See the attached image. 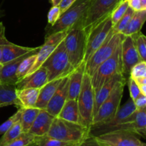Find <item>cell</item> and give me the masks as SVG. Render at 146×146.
<instances>
[{"label": "cell", "instance_id": "cell-26", "mask_svg": "<svg viewBox=\"0 0 146 146\" xmlns=\"http://www.w3.org/2000/svg\"><path fill=\"white\" fill-rule=\"evenodd\" d=\"M40 88L17 89V96L20 108H34L38 100Z\"/></svg>", "mask_w": 146, "mask_h": 146}, {"label": "cell", "instance_id": "cell-23", "mask_svg": "<svg viewBox=\"0 0 146 146\" xmlns=\"http://www.w3.org/2000/svg\"><path fill=\"white\" fill-rule=\"evenodd\" d=\"M62 78L56 79L46 84L42 88H40L38 100L36 104L35 108L41 110H45L48 102L52 98L53 95L56 91Z\"/></svg>", "mask_w": 146, "mask_h": 146}, {"label": "cell", "instance_id": "cell-3", "mask_svg": "<svg viewBox=\"0 0 146 146\" xmlns=\"http://www.w3.org/2000/svg\"><path fill=\"white\" fill-rule=\"evenodd\" d=\"M41 66L46 68L48 82L69 76L75 70L69 62L64 40L57 46Z\"/></svg>", "mask_w": 146, "mask_h": 146}, {"label": "cell", "instance_id": "cell-46", "mask_svg": "<svg viewBox=\"0 0 146 146\" xmlns=\"http://www.w3.org/2000/svg\"><path fill=\"white\" fill-rule=\"evenodd\" d=\"M53 6H58L62 0H51Z\"/></svg>", "mask_w": 146, "mask_h": 146}, {"label": "cell", "instance_id": "cell-18", "mask_svg": "<svg viewBox=\"0 0 146 146\" xmlns=\"http://www.w3.org/2000/svg\"><path fill=\"white\" fill-rule=\"evenodd\" d=\"M40 47V46H39ZM38 50L32 51L29 54H25L24 56L15 58V59L10 61L6 64H2V67L1 69V74H0V82L7 84H14L15 85L18 82V78L16 76L17 68L19 66L20 63L27 56H28L31 53L37 52Z\"/></svg>", "mask_w": 146, "mask_h": 146}, {"label": "cell", "instance_id": "cell-16", "mask_svg": "<svg viewBox=\"0 0 146 146\" xmlns=\"http://www.w3.org/2000/svg\"><path fill=\"white\" fill-rule=\"evenodd\" d=\"M69 84V76L61 79L56 91L53 95L52 98L48 102L46 111L53 116L57 117L64 104L67 101Z\"/></svg>", "mask_w": 146, "mask_h": 146}, {"label": "cell", "instance_id": "cell-8", "mask_svg": "<svg viewBox=\"0 0 146 146\" xmlns=\"http://www.w3.org/2000/svg\"><path fill=\"white\" fill-rule=\"evenodd\" d=\"M81 124L91 128L94 117V90L91 84V76L85 72L82 86L77 98Z\"/></svg>", "mask_w": 146, "mask_h": 146}, {"label": "cell", "instance_id": "cell-19", "mask_svg": "<svg viewBox=\"0 0 146 146\" xmlns=\"http://www.w3.org/2000/svg\"><path fill=\"white\" fill-rule=\"evenodd\" d=\"M54 118L55 117L48 113L46 110H40L29 133L35 136L47 135Z\"/></svg>", "mask_w": 146, "mask_h": 146}, {"label": "cell", "instance_id": "cell-12", "mask_svg": "<svg viewBox=\"0 0 146 146\" xmlns=\"http://www.w3.org/2000/svg\"><path fill=\"white\" fill-rule=\"evenodd\" d=\"M113 131H125L145 138L146 108L136 110L121 123L112 127L106 133Z\"/></svg>", "mask_w": 146, "mask_h": 146}, {"label": "cell", "instance_id": "cell-37", "mask_svg": "<svg viewBox=\"0 0 146 146\" xmlns=\"http://www.w3.org/2000/svg\"><path fill=\"white\" fill-rule=\"evenodd\" d=\"M129 75L133 79L146 77V61H141L135 64L131 69Z\"/></svg>", "mask_w": 146, "mask_h": 146}, {"label": "cell", "instance_id": "cell-47", "mask_svg": "<svg viewBox=\"0 0 146 146\" xmlns=\"http://www.w3.org/2000/svg\"><path fill=\"white\" fill-rule=\"evenodd\" d=\"M4 15H5V13H4V10L0 9V18H1V17H4Z\"/></svg>", "mask_w": 146, "mask_h": 146}, {"label": "cell", "instance_id": "cell-22", "mask_svg": "<svg viewBox=\"0 0 146 146\" xmlns=\"http://www.w3.org/2000/svg\"><path fill=\"white\" fill-rule=\"evenodd\" d=\"M85 64L83 62L69 75V84L67 100H77L85 74Z\"/></svg>", "mask_w": 146, "mask_h": 146}, {"label": "cell", "instance_id": "cell-9", "mask_svg": "<svg viewBox=\"0 0 146 146\" xmlns=\"http://www.w3.org/2000/svg\"><path fill=\"white\" fill-rule=\"evenodd\" d=\"M112 29L113 24L109 16L87 31L84 62H86L93 54L102 45Z\"/></svg>", "mask_w": 146, "mask_h": 146}, {"label": "cell", "instance_id": "cell-41", "mask_svg": "<svg viewBox=\"0 0 146 146\" xmlns=\"http://www.w3.org/2000/svg\"><path fill=\"white\" fill-rule=\"evenodd\" d=\"M8 41L5 36V27L3 23L0 22V63H1L3 47Z\"/></svg>", "mask_w": 146, "mask_h": 146}, {"label": "cell", "instance_id": "cell-43", "mask_svg": "<svg viewBox=\"0 0 146 146\" xmlns=\"http://www.w3.org/2000/svg\"><path fill=\"white\" fill-rule=\"evenodd\" d=\"M128 6L134 11H143V9L141 4V0H128Z\"/></svg>", "mask_w": 146, "mask_h": 146}, {"label": "cell", "instance_id": "cell-27", "mask_svg": "<svg viewBox=\"0 0 146 146\" xmlns=\"http://www.w3.org/2000/svg\"><path fill=\"white\" fill-rule=\"evenodd\" d=\"M146 19V10L135 11L128 26L121 32L123 36H132L141 31Z\"/></svg>", "mask_w": 146, "mask_h": 146}, {"label": "cell", "instance_id": "cell-38", "mask_svg": "<svg viewBox=\"0 0 146 146\" xmlns=\"http://www.w3.org/2000/svg\"><path fill=\"white\" fill-rule=\"evenodd\" d=\"M61 12L58 6H53L50 9L48 13V25L47 26H52L56 23V21L60 17Z\"/></svg>", "mask_w": 146, "mask_h": 146}, {"label": "cell", "instance_id": "cell-50", "mask_svg": "<svg viewBox=\"0 0 146 146\" xmlns=\"http://www.w3.org/2000/svg\"><path fill=\"white\" fill-rule=\"evenodd\" d=\"M124 1V0H118V1H119V2L120 1Z\"/></svg>", "mask_w": 146, "mask_h": 146}, {"label": "cell", "instance_id": "cell-21", "mask_svg": "<svg viewBox=\"0 0 146 146\" xmlns=\"http://www.w3.org/2000/svg\"><path fill=\"white\" fill-rule=\"evenodd\" d=\"M39 49V47H26L17 45L13 43L8 42L4 46L1 54V59L0 64H4L10 61L19 58L25 54H29L32 51Z\"/></svg>", "mask_w": 146, "mask_h": 146}, {"label": "cell", "instance_id": "cell-6", "mask_svg": "<svg viewBox=\"0 0 146 146\" xmlns=\"http://www.w3.org/2000/svg\"><path fill=\"white\" fill-rule=\"evenodd\" d=\"M118 74H123L121 43L113 54L104 61L91 76V84L94 92L98 91L106 81Z\"/></svg>", "mask_w": 146, "mask_h": 146}, {"label": "cell", "instance_id": "cell-7", "mask_svg": "<svg viewBox=\"0 0 146 146\" xmlns=\"http://www.w3.org/2000/svg\"><path fill=\"white\" fill-rule=\"evenodd\" d=\"M123 36L121 34L114 33L112 29L102 45L86 62L85 72L91 76L96 68L113 54L122 41Z\"/></svg>", "mask_w": 146, "mask_h": 146}, {"label": "cell", "instance_id": "cell-29", "mask_svg": "<svg viewBox=\"0 0 146 146\" xmlns=\"http://www.w3.org/2000/svg\"><path fill=\"white\" fill-rule=\"evenodd\" d=\"M37 52L31 53L20 63L19 66L17 68V74H16V76L18 78V80H20L25 77L29 72L30 69L33 66V65L35 63L36 59Z\"/></svg>", "mask_w": 146, "mask_h": 146}, {"label": "cell", "instance_id": "cell-31", "mask_svg": "<svg viewBox=\"0 0 146 146\" xmlns=\"http://www.w3.org/2000/svg\"><path fill=\"white\" fill-rule=\"evenodd\" d=\"M21 133H22V128L20 121H19L7 132L3 134L1 138H0V146L7 145Z\"/></svg>", "mask_w": 146, "mask_h": 146}, {"label": "cell", "instance_id": "cell-1", "mask_svg": "<svg viewBox=\"0 0 146 146\" xmlns=\"http://www.w3.org/2000/svg\"><path fill=\"white\" fill-rule=\"evenodd\" d=\"M91 2V0H76L61 13L54 25L47 26L45 29V37L57 32L68 31L76 27H84Z\"/></svg>", "mask_w": 146, "mask_h": 146}, {"label": "cell", "instance_id": "cell-39", "mask_svg": "<svg viewBox=\"0 0 146 146\" xmlns=\"http://www.w3.org/2000/svg\"><path fill=\"white\" fill-rule=\"evenodd\" d=\"M128 78V86L130 92V96H131V99L133 101L138 96L141 95V91H140L138 84H136L135 80L131 78L130 76Z\"/></svg>", "mask_w": 146, "mask_h": 146}, {"label": "cell", "instance_id": "cell-34", "mask_svg": "<svg viewBox=\"0 0 146 146\" xmlns=\"http://www.w3.org/2000/svg\"><path fill=\"white\" fill-rule=\"evenodd\" d=\"M128 7H129V6H128V0H124V1L118 2V4H117V6L113 10L111 15H110L113 26L115 25L121 19V17L126 12Z\"/></svg>", "mask_w": 146, "mask_h": 146}, {"label": "cell", "instance_id": "cell-49", "mask_svg": "<svg viewBox=\"0 0 146 146\" xmlns=\"http://www.w3.org/2000/svg\"><path fill=\"white\" fill-rule=\"evenodd\" d=\"M1 67H2V64H0V74H1Z\"/></svg>", "mask_w": 146, "mask_h": 146}, {"label": "cell", "instance_id": "cell-14", "mask_svg": "<svg viewBox=\"0 0 146 146\" xmlns=\"http://www.w3.org/2000/svg\"><path fill=\"white\" fill-rule=\"evenodd\" d=\"M121 58L123 64V74L126 78L135 64L141 61L137 52L132 36H124L121 41Z\"/></svg>", "mask_w": 146, "mask_h": 146}, {"label": "cell", "instance_id": "cell-28", "mask_svg": "<svg viewBox=\"0 0 146 146\" xmlns=\"http://www.w3.org/2000/svg\"><path fill=\"white\" fill-rule=\"evenodd\" d=\"M39 108H21V118H20V123H21L22 132H29L31 128L34 120L36 118L37 115L40 111Z\"/></svg>", "mask_w": 146, "mask_h": 146}, {"label": "cell", "instance_id": "cell-11", "mask_svg": "<svg viewBox=\"0 0 146 146\" xmlns=\"http://www.w3.org/2000/svg\"><path fill=\"white\" fill-rule=\"evenodd\" d=\"M104 146H140L142 141L135 134L125 131H113L96 135Z\"/></svg>", "mask_w": 146, "mask_h": 146}, {"label": "cell", "instance_id": "cell-33", "mask_svg": "<svg viewBox=\"0 0 146 146\" xmlns=\"http://www.w3.org/2000/svg\"><path fill=\"white\" fill-rule=\"evenodd\" d=\"M134 44L141 61H146V37L141 31L132 35Z\"/></svg>", "mask_w": 146, "mask_h": 146}, {"label": "cell", "instance_id": "cell-40", "mask_svg": "<svg viewBox=\"0 0 146 146\" xmlns=\"http://www.w3.org/2000/svg\"><path fill=\"white\" fill-rule=\"evenodd\" d=\"M74 146H104L101 145V143H98L96 137L94 135H90L86 139L84 140L83 142L77 144Z\"/></svg>", "mask_w": 146, "mask_h": 146}, {"label": "cell", "instance_id": "cell-4", "mask_svg": "<svg viewBox=\"0 0 146 146\" xmlns=\"http://www.w3.org/2000/svg\"><path fill=\"white\" fill-rule=\"evenodd\" d=\"M125 84V78H123L117 83L111 94L101 104L96 113L94 115L91 128L106 123L115 117L121 107V102L123 96Z\"/></svg>", "mask_w": 146, "mask_h": 146}, {"label": "cell", "instance_id": "cell-13", "mask_svg": "<svg viewBox=\"0 0 146 146\" xmlns=\"http://www.w3.org/2000/svg\"><path fill=\"white\" fill-rule=\"evenodd\" d=\"M66 34L67 31H61V32H57L56 34L45 37L44 44L39 47V49L36 54V59L35 63L27 75L31 74V73L41 66L43 63L51 55V53L54 51L57 46L64 39Z\"/></svg>", "mask_w": 146, "mask_h": 146}, {"label": "cell", "instance_id": "cell-44", "mask_svg": "<svg viewBox=\"0 0 146 146\" xmlns=\"http://www.w3.org/2000/svg\"><path fill=\"white\" fill-rule=\"evenodd\" d=\"M76 0H62L61 3L59 4L58 7H59L61 12L63 13L64 11L67 9L68 7H71L73 4H74Z\"/></svg>", "mask_w": 146, "mask_h": 146}, {"label": "cell", "instance_id": "cell-25", "mask_svg": "<svg viewBox=\"0 0 146 146\" xmlns=\"http://www.w3.org/2000/svg\"><path fill=\"white\" fill-rule=\"evenodd\" d=\"M57 117L65 121L81 124L77 100H67Z\"/></svg>", "mask_w": 146, "mask_h": 146}, {"label": "cell", "instance_id": "cell-51", "mask_svg": "<svg viewBox=\"0 0 146 146\" xmlns=\"http://www.w3.org/2000/svg\"></svg>", "mask_w": 146, "mask_h": 146}, {"label": "cell", "instance_id": "cell-30", "mask_svg": "<svg viewBox=\"0 0 146 146\" xmlns=\"http://www.w3.org/2000/svg\"><path fill=\"white\" fill-rule=\"evenodd\" d=\"M78 143L66 142L45 135L43 136H36L35 146H74Z\"/></svg>", "mask_w": 146, "mask_h": 146}, {"label": "cell", "instance_id": "cell-5", "mask_svg": "<svg viewBox=\"0 0 146 146\" xmlns=\"http://www.w3.org/2000/svg\"><path fill=\"white\" fill-rule=\"evenodd\" d=\"M87 34L84 27H76L67 31L64 41L69 62L76 69L84 61Z\"/></svg>", "mask_w": 146, "mask_h": 146}, {"label": "cell", "instance_id": "cell-35", "mask_svg": "<svg viewBox=\"0 0 146 146\" xmlns=\"http://www.w3.org/2000/svg\"><path fill=\"white\" fill-rule=\"evenodd\" d=\"M135 11L131 8L128 7L126 12L125 13L123 16L121 18V19L116 23L114 26H113V31L114 33L116 34H121L123 31L125 29V27L128 26L130 20L132 18Z\"/></svg>", "mask_w": 146, "mask_h": 146}, {"label": "cell", "instance_id": "cell-17", "mask_svg": "<svg viewBox=\"0 0 146 146\" xmlns=\"http://www.w3.org/2000/svg\"><path fill=\"white\" fill-rule=\"evenodd\" d=\"M48 83V72L45 67L41 66L31 73L19 80L15 84L17 89L24 88H41Z\"/></svg>", "mask_w": 146, "mask_h": 146}, {"label": "cell", "instance_id": "cell-15", "mask_svg": "<svg viewBox=\"0 0 146 146\" xmlns=\"http://www.w3.org/2000/svg\"><path fill=\"white\" fill-rule=\"evenodd\" d=\"M137 109L135 108L133 101L130 98V99H128L123 106L120 107L116 115L112 120L106 123L98 125V126L91 128H90V134L96 136V135L104 133L112 127L121 123L124 120L126 119L129 115H131Z\"/></svg>", "mask_w": 146, "mask_h": 146}, {"label": "cell", "instance_id": "cell-2", "mask_svg": "<svg viewBox=\"0 0 146 146\" xmlns=\"http://www.w3.org/2000/svg\"><path fill=\"white\" fill-rule=\"evenodd\" d=\"M90 134V128L55 117L47 135L66 142L80 143Z\"/></svg>", "mask_w": 146, "mask_h": 146}, {"label": "cell", "instance_id": "cell-24", "mask_svg": "<svg viewBox=\"0 0 146 146\" xmlns=\"http://www.w3.org/2000/svg\"><path fill=\"white\" fill-rule=\"evenodd\" d=\"M14 105L20 108L17 96V87L14 84H7L0 82V108Z\"/></svg>", "mask_w": 146, "mask_h": 146}, {"label": "cell", "instance_id": "cell-20", "mask_svg": "<svg viewBox=\"0 0 146 146\" xmlns=\"http://www.w3.org/2000/svg\"><path fill=\"white\" fill-rule=\"evenodd\" d=\"M123 78H125L123 74H118L108 81H106L104 85L98 90V91L94 92V116L96 113L97 111L100 108L101 104L105 101L108 97V96L111 94V91H113L115 86L116 85L117 83L122 79ZM94 118V117H93Z\"/></svg>", "mask_w": 146, "mask_h": 146}, {"label": "cell", "instance_id": "cell-32", "mask_svg": "<svg viewBox=\"0 0 146 146\" xmlns=\"http://www.w3.org/2000/svg\"><path fill=\"white\" fill-rule=\"evenodd\" d=\"M36 136L30 133L22 132L5 146H35Z\"/></svg>", "mask_w": 146, "mask_h": 146}, {"label": "cell", "instance_id": "cell-36", "mask_svg": "<svg viewBox=\"0 0 146 146\" xmlns=\"http://www.w3.org/2000/svg\"><path fill=\"white\" fill-rule=\"evenodd\" d=\"M21 108H19L17 113L11 115L10 118H9L5 122L3 123L1 125H0V135H3L4 133L7 132L9 128H11L17 121H19L21 118Z\"/></svg>", "mask_w": 146, "mask_h": 146}, {"label": "cell", "instance_id": "cell-10", "mask_svg": "<svg viewBox=\"0 0 146 146\" xmlns=\"http://www.w3.org/2000/svg\"><path fill=\"white\" fill-rule=\"evenodd\" d=\"M118 2V0H91L84 24L85 31L87 32L90 29L109 17Z\"/></svg>", "mask_w": 146, "mask_h": 146}, {"label": "cell", "instance_id": "cell-42", "mask_svg": "<svg viewBox=\"0 0 146 146\" xmlns=\"http://www.w3.org/2000/svg\"><path fill=\"white\" fill-rule=\"evenodd\" d=\"M133 103L137 110L146 108V96L141 94L135 100H133Z\"/></svg>", "mask_w": 146, "mask_h": 146}, {"label": "cell", "instance_id": "cell-45", "mask_svg": "<svg viewBox=\"0 0 146 146\" xmlns=\"http://www.w3.org/2000/svg\"><path fill=\"white\" fill-rule=\"evenodd\" d=\"M138 88H139L140 91H141V94L144 96H146V84L138 86Z\"/></svg>", "mask_w": 146, "mask_h": 146}, {"label": "cell", "instance_id": "cell-48", "mask_svg": "<svg viewBox=\"0 0 146 146\" xmlns=\"http://www.w3.org/2000/svg\"><path fill=\"white\" fill-rule=\"evenodd\" d=\"M140 146H146V144L145 143H143V142L142 143H141V145H140Z\"/></svg>", "mask_w": 146, "mask_h": 146}]
</instances>
